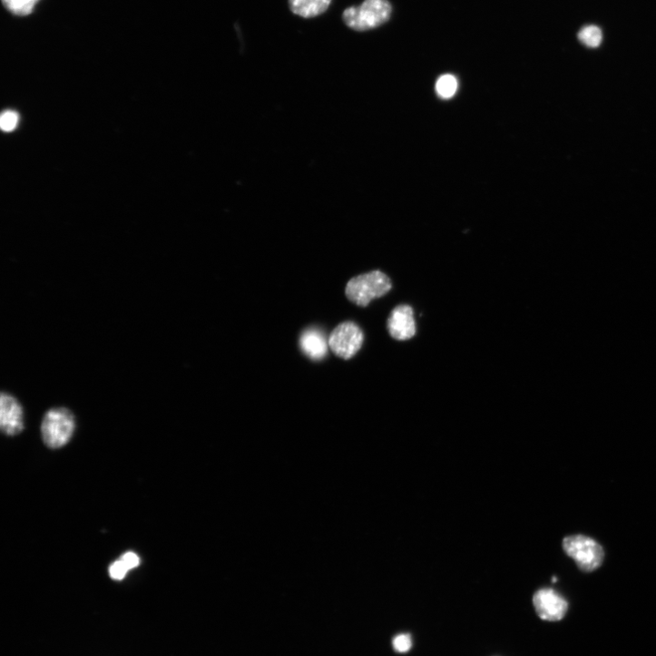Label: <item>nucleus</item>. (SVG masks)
Segmentation results:
<instances>
[{"mask_svg":"<svg viewBox=\"0 0 656 656\" xmlns=\"http://www.w3.org/2000/svg\"><path fill=\"white\" fill-rule=\"evenodd\" d=\"M391 14L392 6L388 0H365L361 5L345 10L343 21L353 31L366 32L385 24Z\"/></svg>","mask_w":656,"mask_h":656,"instance_id":"obj_1","label":"nucleus"},{"mask_svg":"<svg viewBox=\"0 0 656 656\" xmlns=\"http://www.w3.org/2000/svg\"><path fill=\"white\" fill-rule=\"evenodd\" d=\"M563 549L572 558L578 569L583 573H592L599 569L604 561V550L594 539L583 534L566 536L563 540Z\"/></svg>","mask_w":656,"mask_h":656,"instance_id":"obj_2","label":"nucleus"},{"mask_svg":"<svg viewBox=\"0 0 656 656\" xmlns=\"http://www.w3.org/2000/svg\"><path fill=\"white\" fill-rule=\"evenodd\" d=\"M391 289L389 278L377 270L352 279L347 285L346 296L352 303L367 307L372 300L384 297Z\"/></svg>","mask_w":656,"mask_h":656,"instance_id":"obj_3","label":"nucleus"},{"mask_svg":"<svg viewBox=\"0 0 656 656\" xmlns=\"http://www.w3.org/2000/svg\"><path fill=\"white\" fill-rule=\"evenodd\" d=\"M74 415L66 407L52 408L45 414L42 423L44 444L51 449L65 446L75 430Z\"/></svg>","mask_w":656,"mask_h":656,"instance_id":"obj_4","label":"nucleus"},{"mask_svg":"<svg viewBox=\"0 0 656 656\" xmlns=\"http://www.w3.org/2000/svg\"><path fill=\"white\" fill-rule=\"evenodd\" d=\"M363 343L364 333L353 322H345L338 326L328 339L330 349L345 360L352 358L360 350Z\"/></svg>","mask_w":656,"mask_h":656,"instance_id":"obj_5","label":"nucleus"},{"mask_svg":"<svg viewBox=\"0 0 656 656\" xmlns=\"http://www.w3.org/2000/svg\"><path fill=\"white\" fill-rule=\"evenodd\" d=\"M534 604L540 618L545 621H560L568 611V602L555 590L543 588L534 596Z\"/></svg>","mask_w":656,"mask_h":656,"instance_id":"obj_6","label":"nucleus"},{"mask_svg":"<svg viewBox=\"0 0 656 656\" xmlns=\"http://www.w3.org/2000/svg\"><path fill=\"white\" fill-rule=\"evenodd\" d=\"M391 338L397 341H406L415 337L416 327L414 309L408 305L395 308L387 323Z\"/></svg>","mask_w":656,"mask_h":656,"instance_id":"obj_7","label":"nucleus"},{"mask_svg":"<svg viewBox=\"0 0 656 656\" xmlns=\"http://www.w3.org/2000/svg\"><path fill=\"white\" fill-rule=\"evenodd\" d=\"M0 426L8 436L18 435L24 428L23 406L9 393H3L0 399Z\"/></svg>","mask_w":656,"mask_h":656,"instance_id":"obj_8","label":"nucleus"},{"mask_svg":"<svg viewBox=\"0 0 656 656\" xmlns=\"http://www.w3.org/2000/svg\"><path fill=\"white\" fill-rule=\"evenodd\" d=\"M302 351L312 360L319 361L328 355V342L324 334L316 328L306 330L300 338Z\"/></svg>","mask_w":656,"mask_h":656,"instance_id":"obj_9","label":"nucleus"},{"mask_svg":"<svg viewBox=\"0 0 656 656\" xmlns=\"http://www.w3.org/2000/svg\"><path fill=\"white\" fill-rule=\"evenodd\" d=\"M291 12L302 18L311 19L325 14L332 0H289Z\"/></svg>","mask_w":656,"mask_h":656,"instance_id":"obj_10","label":"nucleus"},{"mask_svg":"<svg viewBox=\"0 0 656 656\" xmlns=\"http://www.w3.org/2000/svg\"><path fill=\"white\" fill-rule=\"evenodd\" d=\"M458 90V81L451 74L443 75L436 83V93L442 98L450 99Z\"/></svg>","mask_w":656,"mask_h":656,"instance_id":"obj_11","label":"nucleus"},{"mask_svg":"<svg viewBox=\"0 0 656 656\" xmlns=\"http://www.w3.org/2000/svg\"><path fill=\"white\" fill-rule=\"evenodd\" d=\"M3 2L14 15L24 16L33 12L39 0H3Z\"/></svg>","mask_w":656,"mask_h":656,"instance_id":"obj_12","label":"nucleus"},{"mask_svg":"<svg viewBox=\"0 0 656 656\" xmlns=\"http://www.w3.org/2000/svg\"><path fill=\"white\" fill-rule=\"evenodd\" d=\"M579 40L587 47L596 48L602 41V34L596 26H588L579 34Z\"/></svg>","mask_w":656,"mask_h":656,"instance_id":"obj_13","label":"nucleus"},{"mask_svg":"<svg viewBox=\"0 0 656 656\" xmlns=\"http://www.w3.org/2000/svg\"><path fill=\"white\" fill-rule=\"evenodd\" d=\"M19 123V115L14 111H7L2 115L0 119V126L5 132L14 131Z\"/></svg>","mask_w":656,"mask_h":656,"instance_id":"obj_14","label":"nucleus"},{"mask_svg":"<svg viewBox=\"0 0 656 656\" xmlns=\"http://www.w3.org/2000/svg\"><path fill=\"white\" fill-rule=\"evenodd\" d=\"M130 570L122 559L114 562L109 568L110 576L116 581H122L125 578Z\"/></svg>","mask_w":656,"mask_h":656,"instance_id":"obj_15","label":"nucleus"},{"mask_svg":"<svg viewBox=\"0 0 656 656\" xmlns=\"http://www.w3.org/2000/svg\"><path fill=\"white\" fill-rule=\"evenodd\" d=\"M412 645L411 638L408 634H399L393 640V646L397 651L406 652Z\"/></svg>","mask_w":656,"mask_h":656,"instance_id":"obj_16","label":"nucleus"},{"mask_svg":"<svg viewBox=\"0 0 656 656\" xmlns=\"http://www.w3.org/2000/svg\"><path fill=\"white\" fill-rule=\"evenodd\" d=\"M121 559L126 564L129 570L137 568L141 563L140 557L133 552L124 553Z\"/></svg>","mask_w":656,"mask_h":656,"instance_id":"obj_17","label":"nucleus"}]
</instances>
